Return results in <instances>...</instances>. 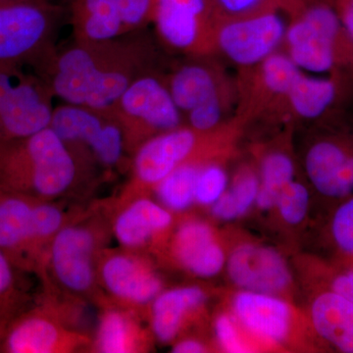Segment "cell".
I'll list each match as a JSON object with an SVG mask.
<instances>
[{
    "instance_id": "cell-1",
    "label": "cell",
    "mask_w": 353,
    "mask_h": 353,
    "mask_svg": "<svg viewBox=\"0 0 353 353\" xmlns=\"http://www.w3.org/2000/svg\"><path fill=\"white\" fill-rule=\"evenodd\" d=\"M157 52L145 30L101 43L73 39L34 70L63 103L114 116L116 103L138 77L154 70Z\"/></svg>"
},
{
    "instance_id": "cell-2",
    "label": "cell",
    "mask_w": 353,
    "mask_h": 353,
    "mask_svg": "<svg viewBox=\"0 0 353 353\" xmlns=\"http://www.w3.org/2000/svg\"><path fill=\"white\" fill-rule=\"evenodd\" d=\"M92 174L50 127L0 141V189L59 201Z\"/></svg>"
},
{
    "instance_id": "cell-3",
    "label": "cell",
    "mask_w": 353,
    "mask_h": 353,
    "mask_svg": "<svg viewBox=\"0 0 353 353\" xmlns=\"http://www.w3.org/2000/svg\"><path fill=\"white\" fill-rule=\"evenodd\" d=\"M111 234L110 219L95 210H79L51 243L38 276L43 289L97 303L101 297L97 264Z\"/></svg>"
},
{
    "instance_id": "cell-4",
    "label": "cell",
    "mask_w": 353,
    "mask_h": 353,
    "mask_svg": "<svg viewBox=\"0 0 353 353\" xmlns=\"http://www.w3.org/2000/svg\"><path fill=\"white\" fill-rule=\"evenodd\" d=\"M66 14L53 0L0 1V66L36 68L57 48Z\"/></svg>"
},
{
    "instance_id": "cell-5",
    "label": "cell",
    "mask_w": 353,
    "mask_h": 353,
    "mask_svg": "<svg viewBox=\"0 0 353 353\" xmlns=\"http://www.w3.org/2000/svg\"><path fill=\"white\" fill-rule=\"evenodd\" d=\"M50 128L92 172L117 170L130 157L122 128L110 114L63 103L55 106Z\"/></svg>"
},
{
    "instance_id": "cell-6",
    "label": "cell",
    "mask_w": 353,
    "mask_h": 353,
    "mask_svg": "<svg viewBox=\"0 0 353 353\" xmlns=\"http://www.w3.org/2000/svg\"><path fill=\"white\" fill-rule=\"evenodd\" d=\"M114 117L124 132L130 157L148 139L185 125L165 77L155 70L138 77L128 87L116 103Z\"/></svg>"
},
{
    "instance_id": "cell-7",
    "label": "cell",
    "mask_w": 353,
    "mask_h": 353,
    "mask_svg": "<svg viewBox=\"0 0 353 353\" xmlns=\"http://www.w3.org/2000/svg\"><path fill=\"white\" fill-rule=\"evenodd\" d=\"M53 97L34 70L0 66V141L27 138L50 127Z\"/></svg>"
},
{
    "instance_id": "cell-8",
    "label": "cell",
    "mask_w": 353,
    "mask_h": 353,
    "mask_svg": "<svg viewBox=\"0 0 353 353\" xmlns=\"http://www.w3.org/2000/svg\"><path fill=\"white\" fill-rule=\"evenodd\" d=\"M92 338L72 327L54 309L39 299L7 325L0 352L74 353L90 352Z\"/></svg>"
},
{
    "instance_id": "cell-9",
    "label": "cell",
    "mask_w": 353,
    "mask_h": 353,
    "mask_svg": "<svg viewBox=\"0 0 353 353\" xmlns=\"http://www.w3.org/2000/svg\"><path fill=\"white\" fill-rule=\"evenodd\" d=\"M288 26L285 11L276 3L250 15L220 19L215 48L239 66L260 65L284 43Z\"/></svg>"
},
{
    "instance_id": "cell-10",
    "label": "cell",
    "mask_w": 353,
    "mask_h": 353,
    "mask_svg": "<svg viewBox=\"0 0 353 353\" xmlns=\"http://www.w3.org/2000/svg\"><path fill=\"white\" fill-rule=\"evenodd\" d=\"M97 283L102 297L139 314L163 290V282L152 262L143 253L123 248H106L102 252Z\"/></svg>"
},
{
    "instance_id": "cell-11",
    "label": "cell",
    "mask_w": 353,
    "mask_h": 353,
    "mask_svg": "<svg viewBox=\"0 0 353 353\" xmlns=\"http://www.w3.org/2000/svg\"><path fill=\"white\" fill-rule=\"evenodd\" d=\"M219 20L211 0H157L152 23L170 50L199 57L215 48Z\"/></svg>"
},
{
    "instance_id": "cell-12",
    "label": "cell",
    "mask_w": 353,
    "mask_h": 353,
    "mask_svg": "<svg viewBox=\"0 0 353 353\" xmlns=\"http://www.w3.org/2000/svg\"><path fill=\"white\" fill-rule=\"evenodd\" d=\"M203 134L183 125L141 143L132 154V180L120 199L141 196L143 190L154 189L179 166L194 161L192 157Z\"/></svg>"
},
{
    "instance_id": "cell-13",
    "label": "cell",
    "mask_w": 353,
    "mask_h": 353,
    "mask_svg": "<svg viewBox=\"0 0 353 353\" xmlns=\"http://www.w3.org/2000/svg\"><path fill=\"white\" fill-rule=\"evenodd\" d=\"M39 201L0 189V250L20 271L37 276L44 260L39 234Z\"/></svg>"
},
{
    "instance_id": "cell-14",
    "label": "cell",
    "mask_w": 353,
    "mask_h": 353,
    "mask_svg": "<svg viewBox=\"0 0 353 353\" xmlns=\"http://www.w3.org/2000/svg\"><path fill=\"white\" fill-rule=\"evenodd\" d=\"M173 223L172 211L145 194L119 199L110 217L111 232L120 248L141 253Z\"/></svg>"
},
{
    "instance_id": "cell-15",
    "label": "cell",
    "mask_w": 353,
    "mask_h": 353,
    "mask_svg": "<svg viewBox=\"0 0 353 353\" xmlns=\"http://www.w3.org/2000/svg\"><path fill=\"white\" fill-rule=\"evenodd\" d=\"M230 278L243 290L275 294L292 281L289 267L280 253L266 246H239L228 260Z\"/></svg>"
},
{
    "instance_id": "cell-16",
    "label": "cell",
    "mask_w": 353,
    "mask_h": 353,
    "mask_svg": "<svg viewBox=\"0 0 353 353\" xmlns=\"http://www.w3.org/2000/svg\"><path fill=\"white\" fill-rule=\"evenodd\" d=\"M305 170L323 196L341 201L353 196V146L332 139L317 141L306 153Z\"/></svg>"
},
{
    "instance_id": "cell-17",
    "label": "cell",
    "mask_w": 353,
    "mask_h": 353,
    "mask_svg": "<svg viewBox=\"0 0 353 353\" xmlns=\"http://www.w3.org/2000/svg\"><path fill=\"white\" fill-rule=\"evenodd\" d=\"M233 310L239 324L259 340L273 345L287 340L292 309L275 294L243 290L234 299Z\"/></svg>"
},
{
    "instance_id": "cell-18",
    "label": "cell",
    "mask_w": 353,
    "mask_h": 353,
    "mask_svg": "<svg viewBox=\"0 0 353 353\" xmlns=\"http://www.w3.org/2000/svg\"><path fill=\"white\" fill-rule=\"evenodd\" d=\"M95 304L99 306V315L90 352H148V333L141 324L139 313L116 305L102 296Z\"/></svg>"
},
{
    "instance_id": "cell-19",
    "label": "cell",
    "mask_w": 353,
    "mask_h": 353,
    "mask_svg": "<svg viewBox=\"0 0 353 353\" xmlns=\"http://www.w3.org/2000/svg\"><path fill=\"white\" fill-rule=\"evenodd\" d=\"M172 252L185 270L197 277H213L225 264L224 252L215 240L212 228L199 220L185 221L179 226Z\"/></svg>"
},
{
    "instance_id": "cell-20",
    "label": "cell",
    "mask_w": 353,
    "mask_h": 353,
    "mask_svg": "<svg viewBox=\"0 0 353 353\" xmlns=\"http://www.w3.org/2000/svg\"><path fill=\"white\" fill-rule=\"evenodd\" d=\"M284 43L287 54L301 71L322 75L333 71L338 64L340 41L324 32L296 14H290Z\"/></svg>"
},
{
    "instance_id": "cell-21",
    "label": "cell",
    "mask_w": 353,
    "mask_h": 353,
    "mask_svg": "<svg viewBox=\"0 0 353 353\" xmlns=\"http://www.w3.org/2000/svg\"><path fill=\"white\" fill-rule=\"evenodd\" d=\"M74 39L85 43L111 41L129 34L120 0H66Z\"/></svg>"
},
{
    "instance_id": "cell-22",
    "label": "cell",
    "mask_w": 353,
    "mask_h": 353,
    "mask_svg": "<svg viewBox=\"0 0 353 353\" xmlns=\"http://www.w3.org/2000/svg\"><path fill=\"white\" fill-rule=\"evenodd\" d=\"M206 294L196 285L162 290L150 307V328L162 343L175 341L183 325L205 303Z\"/></svg>"
},
{
    "instance_id": "cell-23",
    "label": "cell",
    "mask_w": 353,
    "mask_h": 353,
    "mask_svg": "<svg viewBox=\"0 0 353 353\" xmlns=\"http://www.w3.org/2000/svg\"><path fill=\"white\" fill-rule=\"evenodd\" d=\"M311 322L316 333L339 352L353 353V303L331 290L313 301Z\"/></svg>"
},
{
    "instance_id": "cell-24",
    "label": "cell",
    "mask_w": 353,
    "mask_h": 353,
    "mask_svg": "<svg viewBox=\"0 0 353 353\" xmlns=\"http://www.w3.org/2000/svg\"><path fill=\"white\" fill-rule=\"evenodd\" d=\"M165 81L172 99L183 116L224 92L219 74L212 66L201 60H190L179 65L165 77Z\"/></svg>"
},
{
    "instance_id": "cell-25",
    "label": "cell",
    "mask_w": 353,
    "mask_h": 353,
    "mask_svg": "<svg viewBox=\"0 0 353 353\" xmlns=\"http://www.w3.org/2000/svg\"><path fill=\"white\" fill-rule=\"evenodd\" d=\"M338 97V85L332 79L301 72L285 95L290 108L303 119H317Z\"/></svg>"
},
{
    "instance_id": "cell-26",
    "label": "cell",
    "mask_w": 353,
    "mask_h": 353,
    "mask_svg": "<svg viewBox=\"0 0 353 353\" xmlns=\"http://www.w3.org/2000/svg\"><path fill=\"white\" fill-rule=\"evenodd\" d=\"M201 165L187 162L155 185L160 203L173 212H182L196 202V183Z\"/></svg>"
},
{
    "instance_id": "cell-27",
    "label": "cell",
    "mask_w": 353,
    "mask_h": 353,
    "mask_svg": "<svg viewBox=\"0 0 353 353\" xmlns=\"http://www.w3.org/2000/svg\"><path fill=\"white\" fill-rule=\"evenodd\" d=\"M294 165L289 155L283 152L269 153L260 167V188L255 203L261 209L273 208L281 192L294 181Z\"/></svg>"
},
{
    "instance_id": "cell-28",
    "label": "cell",
    "mask_w": 353,
    "mask_h": 353,
    "mask_svg": "<svg viewBox=\"0 0 353 353\" xmlns=\"http://www.w3.org/2000/svg\"><path fill=\"white\" fill-rule=\"evenodd\" d=\"M260 179L250 170L241 171L232 187L212 205L216 218L230 221L245 215L256 201Z\"/></svg>"
},
{
    "instance_id": "cell-29",
    "label": "cell",
    "mask_w": 353,
    "mask_h": 353,
    "mask_svg": "<svg viewBox=\"0 0 353 353\" xmlns=\"http://www.w3.org/2000/svg\"><path fill=\"white\" fill-rule=\"evenodd\" d=\"M19 269L0 250V339L7 325L26 309Z\"/></svg>"
},
{
    "instance_id": "cell-30",
    "label": "cell",
    "mask_w": 353,
    "mask_h": 353,
    "mask_svg": "<svg viewBox=\"0 0 353 353\" xmlns=\"http://www.w3.org/2000/svg\"><path fill=\"white\" fill-rule=\"evenodd\" d=\"M262 82L272 94L285 97L301 70L292 62L287 53L274 52L260 64Z\"/></svg>"
},
{
    "instance_id": "cell-31",
    "label": "cell",
    "mask_w": 353,
    "mask_h": 353,
    "mask_svg": "<svg viewBox=\"0 0 353 353\" xmlns=\"http://www.w3.org/2000/svg\"><path fill=\"white\" fill-rule=\"evenodd\" d=\"M228 97L225 92L196 106L183 116L185 125L199 132H212L226 114Z\"/></svg>"
},
{
    "instance_id": "cell-32",
    "label": "cell",
    "mask_w": 353,
    "mask_h": 353,
    "mask_svg": "<svg viewBox=\"0 0 353 353\" xmlns=\"http://www.w3.org/2000/svg\"><path fill=\"white\" fill-rule=\"evenodd\" d=\"M229 178L220 165H201L196 183V202L201 205L215 203L227 190Z\"/></svg>"
},
{
    "instance_id": "cell-33",
    "label": "cell",
    "mask_w": 353,
    "mask_h": 353,
    "mask_svg": "<svg viewBox=\"0 0 353 353\" xmlns=\"http://www.w3.org/2000/svg\"><path fill=\"white\" fill-rule=\"evenodd\" d=\"M309 201L310 197L305 185L292 181L281 192L276 206L285 222L290 225H296L305 219Z\"/></svg>"
},
{
    "instance_id": "cell-34",
    "label": "cell",
    "mask_w": 353,
    "mask_h": 353,
    "mask_svg": "<svg viewBox=\"0 0 353 353\" xmlns=\"http://www.w3.org/2000/svg\"><path fill=\"white\" fill-rule=\"evenodd\" d=\"M330 234L336 248L353 259V196L341 201L334 211Z\"/></svg>"
},
{
    "instance_id": "cell-35",
    "label": "cell",
    "mask_w": 353,
    "mask_h": 353,
    "mask_svg": "<svg viewBox=\"0 0 353 353\" xmlns=\"http://www.w3.org/2000/svg\"><path fill=\"white\" fill-rule=\"evenodd\" d=\"M239 323L229 315H221L215 322V334L221 348L229 353L252 352L241 336Z\"/></svg>"
},
{
    "instance_id": "cell-36",
    "label": "cell",
    "mask_w": 353,
    "mask_h": 353,
    "mask_svg": "<svg viewBox=\"0 0 353 353\" xmlns=\"http://www.w3.org/2000/svg\"><path fill=\"white\" fill-rule=\"evenodd\" d=\"M220 19L250 15L273 6L275 0H211Z\"/></svg>"
},
{
    "instance_id": "cell-37",
    "label": "cell",
    "mask_w": 353,
    "mask_h": 353,
    "mask_svg": "<svg viewBox=\"0 0 353 353\" xmlns=\"http://www.w3.org/2000/svg\"><path fill=\"white\" fill-rule=\"evenodd\" d=\"M353 303V268L338 272L331 278L329 289Z\"/></svg>"
},
{
    "instance_id": "cell-38",
    "label": "cell",
    "mask_w": 353,
    "mask_h": 353,
    "mask_svg": "<svg viewBox=\"0 0 353 353\" xmlns=\"http://www.w3.org/2000/svg\"><path fill=\"white\" fill-rule=\"evenodd\" d=\"M332 4V3H331ZM340 16L343 31L348 39L353 43V7L343 3L332 4Z\"/></svg>"
},
{
    "instance_id": "cell-39",
    "label": "cell",
    "mask_w": 353,
    "mask_h": 353,
    "mask_svg": "<svg viewBox=\"0 0 353 353\" xmlns=\"http://www.w3.org/2000/svg\"><path fill=\"white\" fill-rule=\"evenodd\" d=\"M205 347L201 341L194 339H185L176 343L172 352L174 353H202L205 352Z\"/></svg>"
},
{
    "instance_id": "cell-40",
    "label": "cell",
    "mask_w": 353,
    "mask_h": 353,
    "mask_svg": "<svg viewBox=\"0 0 353 353\" xmlns=\"http://www.w3.org/2000/svg\"><path fill=\"white\" fill-rule=\"evenodd\" d=\"M330 3H343L353 7V0H328Z\"/></svg>"
},
{
    "instance_id": "cell-41",
    "label": "cell",
    "mask_w": 353,
    "mask_h": 353,
    "mask_svg": "<svg viewBox=\"0 0 353 353\" xmlns=\"http://www.w3.org/2000/svg\"><path fill=\"white\" fill-rule=\"evenodd\" d=\"M0 1H7V0H0Z\"/></svg>"
}]
</instances>
